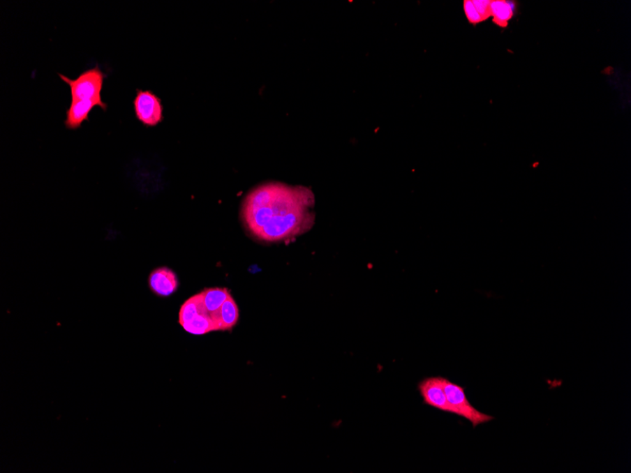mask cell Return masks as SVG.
<instances>
[{"label": "cell", "mask_w": 631, "mask_h": 473, "mask_svg": "<svg viewBox=\"0 0 631 473\" xmlns=\"http://www.w3.org/2000/svg\"><path fill=\"white\" fill-rule=\"evenodd\" d=\"M315 196L309 187L267 183L243 200L242 219L259 241H287L309 232L315 223Z\"/></svg>", "instance_id": "6da1fadb"}, {"label": "cell", "mask_w": 631, "mask_h": 473, "mask_svg": "<svg viewBox=\"0 0 631 473\" xmlns=\"http://www.w3.org/2000/svg\"><path fill=\"white\" fill-rule=\"evenodd\" d=\"M106 76L98 65L82 71L73 80L59 74V77L70 87L71 103H95L103 111H107L108 108L101 97Z\"/></svg>", "instance_id": "7a4b0ae2"}, {"label": "cell", "mask_w": 631, "mask_h": 473, "mask_svg": "<svg viewBox=\"0 0 631 473\" xmlns=\"http://www.w3.org/2000/svg\"><path fill=\"white\" fill-rule=\"evenodd\" d=\"M445 391L448 403L454 410V415L461 416L472 423L473 428L493 421L494 416L477 410L466 396L465 387L459 386L445 377Z\"/></svg>", "instance_id": "3957f363"}, {"label": "cell", "mask_w": 631, "mask_h": 473, "mask_svg": "<svg viewBox=\"0 0 631 473\" xmlns=\"http://www.w3.org/2000/svg\"><path fill=\"white\" fill-rule=\"evenodd\" d=\"M136 119L147 127H155L164 119L162 100L149 90H136L133 100Z\"/></svg>", "instance_id": "277c9868"}, {"label": "cell", "mask_w": 631, "mask_h": 473, "mask_svg": "<svg viewBox=\"0 0 631 473\" xmlns=\"http://www.w3.org/2000/svg\"><path fill=\"white\" fill-rule=\"evenodd\" d=\"M418 390L424 405L454 415L453 408L445 395V377H426L419 382Z\"/></svg>", "instance_id": "5b68a950"}, {"label": "cell", "mask_w": 631, "mask_h": 473, "mask_svg": "<svg viewBox=\"0 0 631 473\" xmlns=\"http://www.w3.org/2000/svg\"><path fill=\"white\" fill-rule=\"evenodd\" d=\"M149 287L158 296L167 298L175 294L179 287V280L175 272L168 267L154 269L149 277Z\"/></svg>", "instance_id": "8992f818"}, {"label": "cell", "mask_w": 631, "mask_h": 473, "mask_svg": "<svg viewBox=\"0 0 631 473\" xmlns=\"http://www.w3.org/2000/svg\"><path fill=\"white\" fill-rule=\"evenodd\" d=\"M212 315L214 323H215L216 331H227L234 328L239 320V310L237 303L232 296H229L228 299L223 304L221 309Z\"/></svg>", "instance_id": "52a82bcc"}, {"label": "cell", "mask_w": 631, "mask_h": 473, "mask_svg": "<svg viewBox=\"0 0 631 473\" xmlns=\"http://www.w3.org/2000/svg\"><path fill=\"white\" fill-rule=\"evenodd\" d=\"M95 107H98L97 104L92 103H71L66 110V127L69 130L79 129L82 123L89 120L90 113Z\"/></svg>", "instance_id": "ba28073f"}, {"label": "cell", "mask_w": 631, "mask_h": 473, "mask_svg": "<svg viewBox=\"0 0 631 473\" xmlns=\"http://www.w3.org/2000/svg\"><path fill=\"white\" fill-rule=\"evenodd\" d=\"M184 331L194 336H205L216 331L212 315L207 309L202 310L191 322L183 326Z\"/></svg>", "instance_id": "9c48e42d"}, {"label": "cell", "mask_w": 631, "mask_h": 473, "mask_svg": "<svg viewBox=\"0 0 631 473\" xmlns=\"http://www.w3.org/2000/svg\"><path fill=\"white\" fill-rule=\"evenodd\" d=\"M203 304L211 315L221 309L231 293L227 288H207L202 291Z\"/></svg>", "instance_id": "30bf717a"}, {"label": "cell", "mask_w": 631, "mask_h": 473, "mask_svg": "<svg viewBox=\"0 0 631 473\" xmlns=\"http://www.w3.org/2000/svg\"><path fill=\"white\" fill-rule=\"evenodd\" d=\"M205 308L203 304L202 292L197 294L191 299H187L186 303L181 306L180 313H179V323L181 327L187 322H191L194 317H196L199 313Z\"/></svg>", "instance_id": "8fae6325"}, {"label": "cell", "mask_w": 631, "mask_h": 473, "mask_svg": "<svg viewBox=\"0 0 631 473\" xmlns=\"http://www.w3.org/2000/svg\"><path fill=\"white\" fill-rule=\"evenodd\" d=\"M514 12L513 2L497 0L491 1V17H493L494 23L500 27H507L509 20H512Z\"/></svg>", "instance_id": "7c38bea8"}, {"label": "cell", "mask_w": 631, "mask_h": 473, "mask_svg": "<svg viewBox=\"0 0 631 473\" xmlns=\"http://www.w3.org/2000/svg\"><path fill=\"white\" fill-rule=\"evenodd\" d=\"M464 12L466 15L467 20L470 24H478L482 22V17H480L477 9L473 6L472 0H466L464 1Z\"/></svg>", "instance_id": "4fadbf2b"}, {"label": "cell", "mask_w": 631, "mask_h": 473, "mask_svg": "<svg viewBox=\"0 0 631 473\" xmlns=\"http://www.w3.org/2000/svg\"><path fill=\"white\" fill-rule=\"evenodd\" d=\"M472 1L483 21L491 17V1L490 0H472Z\"/></svg>", "instance_id": "5bb4252c"}]
</instances>
